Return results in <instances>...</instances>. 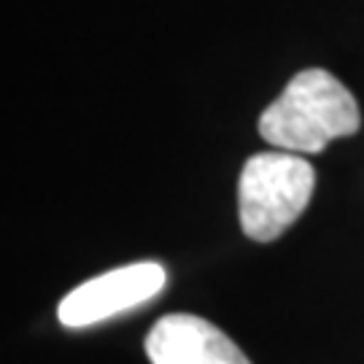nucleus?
I'll return each instance as SVG.
<instances>
[{
  "label": "nucleus",
  "instance_id": "1",
  "mask_svg": "<svg viewBox=\"0 0 364 364\" xmlns=\"http://www.w3.org/2000/svg\"><path fill=\"white\" fill-rule=\"evenodd\" d=\"M362 114L348 87L324 68H308L259 117V135L278 151L318 154L359 130Z\"/></svg>",
  "mask_w": 364,
  "mask_h": 364
},
{
  "label": "nucleus",
  "instance_id": "2",
  "mask_svg": "<svg viewBox=\"0 0 364 364\" xmlns=\"http://www.w3.org/2000/svg\"><path fill=\"white\" fill-rule=\"evenodd\" d=\"M316 189V170L291 151H259L248 156L237 181V213L243 232L270 243L287 232L308 208Z\"/></svg>",
  "mask_w": 364,
  "mask_h": 364
},
{
  "label": "nucleus",
  "instance_id": "3",
  "mask_svg": "<svg viewBox=\"0 0 364 364\" xmlns=\"http://www.w3.org/2000/svg\"><path fill=\"white\" fill-rule=\"evenodd\" d=\"M168 284V273L159 262H132L117 270L84 281L63 297L57 316L60 324L70 329L108 321L119 313H127L149 299H154Z\"/></svg>",
  "mask_w": 364,
  "mask_h": 364
},
{
  "label": "nucleus",
  "instance_id": "4",
  "mask_svg": "<svg viewBox=\"0 0 364 364\" xmlns=\"http://www.w3.org/2000/svg\"><path fill=\"white\" fill-rule=\"evenodd\" d=\"M146 356L151 364H251L219 326L192 313L162 316L146 335Z\"/></svg>",
  "mask_w": 364,
  "mask_h": 364
}]
</instances>
